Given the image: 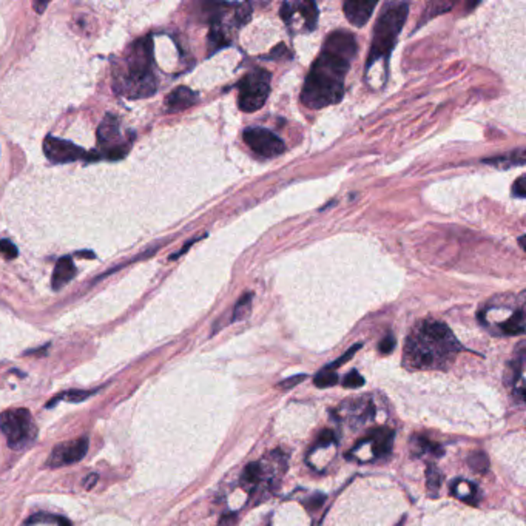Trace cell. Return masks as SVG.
Listing matches in <instances>:
<instances>
[{
	"label": "cell",
	"instance_id": "cell-1",
	"mask_svg": "<svg viewBox=\"0 0 526 526\" xmlns=\"http://www.w3.org/2000/svg\"><path fill=\"white\" fill-rule=\"evenodd\" d=\"M357 54V41L348 31L327 36L322 54L313 62L301 92V102L312 110L338 104L344 94V79Z\"/></svg>",
	"mask_w": 526,
	"mask_h": 526
},
{
	"label": "cell",
	"instance_id": "cell-2",
	"mask_svg": "<svg viewBox=\"0 0 526 526\" xmlns=\"http://www.w3.org/2000/svg\"><path fill=\"white\" fill-rule=\"evenodd\" d=\"M454 333L441 322H423L410 333L405 361L415 369L439 368L449 363L460 350Z\"/></svg>",
	"mask_w": 526,
	"mask_h": 526
},
{
	"label": "cell",
	"instance_id": "cell-3",
	"mask_svg": "<svg viewBox=\"0 0 526 526\" xmlns=\"http://www.w3.org/2000/svg\"><path fill=\"white\" fill-rule=\"evenodd\" d=\"M408 12L409 5L403 2L389 3L383 10L374 30V41H372L368 65H366L368 72L375 62L380 59H388L397 42V37H399L400 31L403 30V25L406 22Z\"/></svg>",
	"mask_w": 526,
	"mask_h": 526
},
{
	"label": "cell",
	"instance_id": "cell-4",
	"mask_svg": "<svg viewBox=\"0 0 526 526\" xmlns=\"http://www.w3.org/2000/svg\"><path fill=\"white\" fill-rule=\"evenodd\" d=\"M151 39L139 41L127 57L124 93L130 98H145L156 92V81L151 73Z\"/></svg>",
	"mask_w": 526,
	"mask_h": 526
},
{
	"label": "cell",
	"instance_id": "cell-5",
	"mask_svg": "<svg viewBox=\"0 0 526 526\" xmlns=\"http://www.w3.org/2000/svg\"><path fill=\"white\" fill-rule=\"evenodd\" d=\"M272 76L264 68H255L238 83V105L242 112L252 113L264 107L271 94Z\"/></svg>",
	"mask_w": 526,
	"mask_h": 526
},
{
	"label": "cell",
	"instance_id": "cell-6",
	"mask_svg": "<svg viewBox=\"0 0 526 526\" xmlns=\"http://www.w3.org/2000/svg\"><path fill=\"white\" fill-rule=\"evenodd\" d=\"M0 431L8 440V446L21 449L36 439L37 429L27 409H8L0 415Z\"/></svg>",
	"mask_w": 526,
	"mask_h": 526
},
{
	"label": "cell",
	"instance_id": "cell-7",
	"mask_svg": "<svg viewBox=\"0 0 526 526\" xmlns=\"http://www.w3.org/2000/svg\"><path fill=\"white\" fill-rule=\"evenodd\" d=\"M43 153L51 162L54 164H67L78 161V159H88L96 161L99 158L98 153H87L81 147L65 139H59L56 136H47L43 140Z\"/></svg>",
	"mask_w": 526,
	"mask_h": 526
},
{
	"label": "cell",
	"instance_id": "cell-8",
	"mask_svg": "<svg viewBox=\"0 0 526 526\" xmlns=\"http://www.w3.org/2000/svg\"><path fill=\"white\" fill-rule=\"evenodd\" d=\"M244 143L252 149L256 155L262 158H275L280 156L284 151L286 145L277 134L272 133L267 128L252 127L247 128L242 134Z\"/></svg>",
	"mask_w": 526,
	"mask_h": 526
},
{
	"label": "cell",
	"instance_id": "cell-9",
	"mask_svg": "<svg viewBox=\"0 0 526 526\" xmlns=\"http://www.w3.org/2000/svg\"><path fill=\"white\" fill-rule=\"evenodd\" d=\"M98 143L105 150L104 156L110 161H118L127 155L125 144H120L119 120L113 114H107L98 128Z\"/></svg>",
	"mask_w": 526,
	"mask_h": 526
},
{
	"label": "cell",
	"instance_id": "cell-10",
	"mask_svg": "<svg viewBox=\"0 0 526 526\" xmlns=\"http://www.w3.org/2000/svg\"><path fill=\"white\" fill-rule=\"evenodd\" d=\"M88 452V439L81 437L76 440L65 441V443L57 445L48 457V466L59 467L65 465L78 463Z\"/></svg>",
	"mask_w": 526,
	"mask_h": 526
},
{
	"label": "cell",
	"instance_id": "cell-11",
	"mask_svg": "<svg viewBox=\"0 0 526 526\" xmlns=\"http://www.w3.org/2000/svg\"><path fill=\"white\" fill-rule=\"evenodd\" d=\"M366 441L372 443V452H374L375 457L383 459L392 451L394 432L389 428H375L369 431L361 443H366Z\"/></svg>",
	"mask_w": 526,
	"mask_h": 526
},
{
	"label": "cell",
	"instance_id": "cell-12",
	"mask_svg": "<svg viewBox=\"0 0 526 526\" xmlns=\"http://www.w3.org/2000/svg\"><path fill=\"white\" fill-rule=\"evenodd\" d=\"M375 6L377 2H357V0H349V2L344 3V14L352 25L363 27L370 19Z\"/></svg>",
	"mask_w": 526,
	"mask_h": 526
},
{
	"label": "cell",
	"instance_id": "cell-13",
	"mask_svg": "<svg viewBox=\"0 0 526 526\" xmlns=\"http://www.w3.org/2000/svg\"><path fill=\"white\" fill-rule=\"evenodd\" d=\"M198 102V93L189 87H178L176 90L167 96L165 105L170 112H182L187 110Z\"/></svg>",
	"mask_w": 526,
	"mask_h": 526
},
{
	"label": "cell",
	"instance_id": "cell-14",
	"mask_svg": "<svg viewBox=\"0 0 526 526\" xmlns=\"http://www.w3.org/2000/svg\"><path fill=\"white\" fill-rule=\"evenodd\" d=\"M74 277H76V266L73 260L70 258V256H63V258H61L56 262L51 284H53L54 291H61V288L63 286H67Z\"/></svg>",
	"mask_w": 526,
	"mask_h": 526
},
{
	"label": "cell",
	"instance_id": "cell-15",
	"mask_svg": "<svg viewBox=\"0 0 526 526\" xmlns=\"http://www.w3.org/2000/svg\"><path fill=\"white\" fill-rule=\"evenodd\" d=\"M295 10L304 19V30L313 31L318 22V6L315 2H295Z\"/></svg>",
	"mask_w": 526,
	"mask_h": 526
},
{
	"label": "cell",
	"instance_id": "cell-16",
	"mask_svg": "<svg viewBox=\"0 0 526 526\" xmlns=\"http://www.w3.org/2000/svg\"><path fill=\"white\" fill-rule=\"evenodd\" d=\"M506 335H522L525 332V312L523 309H518L514 315L506 319V322L500 326Z\"/></svg>",
	"mask_w": 526,
	"mask_h": 526
},
{
	"label": "cell",
	"instance_id": "cell-17",
	"mask_svg": "<svg viewBox=\"0 0 526 526\" xmlns=\"http://www.w3.org/2000/svg\"><path fill=\"white\" fill-rule=\"evenodd\" d=\"M262 477H264V467L260 463H249L242 471V483L247 487H253L261 483Z\"/></svg>",
	"mask_w": 526,
	"mask_h": 526
},
{
	"label": "cell",
	"instance_id": "cell-18",
	"mask_svg": "<svg viewBox=\"0 0 526 526\" xmlns=\"http://www.w3.org/2000/svg\"><path fill=\"white\" fill-rule=\"evenodd\" d=\"M98 392V389L94 390H79V389H73V390H68V392H63V394H59L57 397H54L53 400H50V403L47 405V408H51L54 406L57 401L59 400H67L70 403H81L85 399H88V397H92L93 394Z\"/></svg>",
	"mask_w": 526,
	"mask_h": 526
},
{
	"label": "cell",
	"instance_id": "cell-19",
	"mask_svg": "<svg viewBox=\"0 0 526 526\" xmlns=\"http://www.w3.org/2000/svg\"><path fill=\"white\" fill-rule=\"evenodd\" d=\"M457 491H463V492L455 494V496L463 500V502H466V503L474 505L472 500L477 498L476 485H472L470 482H463V480H459V482L454 483V486H451V492H457Z\"/></svg>",
	"mask_w": 526,
	"mask_h": 526
},
{
	"label": "cell",
	"instance_id": "cell-20",
	"mask_svg": "<svg viewBox=\"0 0 526 526\" xmlns=\"http://www.w3.org/2000/svg\"><path fill=\"white\" fill-rule=\"evenodd\" d=\"M426 485H428V491H429V496L431 497H437L439 494V490L441 486V472L439 471V467L435 465H429L428 470H426Z\"/></svg>",
	"mask_w": 526,
	"mask_h": 526
},
{
	"label": "cell",
	"instance_id": "cell-21",
	"mask_svg": "<svg viewBox=\"0 0 526 526\" xmlns=\"http://www.w3.org/2000/svg\"><path fill=\"white\" fill-rule=\"evenodd\" d=\"M250 311H252V293H246V295H242L238 303H236V306H235L232 323L241 322V319H246L249 317Z\"/></svg>",
	"mask_w": 526,
	"mask_h": 526
},
{
	"label": "cell",
	"instance_id": "cell-22",
	"mask_svg": "<svg viewBox=\"0 0 526 526\" xmlns=\"http://www.w3.org/2000/svg\"><path fill=\"white\" fill-rule=\"evenodd\" d=\"M485 162L498 164L503 167H512V165H523L525 164V149H517L514 153H511L509 156H500L494 159H486Z\"/></svg>",
	"mask_w": 526,
	"mask_h": 526
},
{
	"label": "cell",
	"instance_id": "cell-23",
	"mask_svg": "<svg viewBox=\"0 0 526 526\" xmlns=\"http://www.w3.org/2000/svg\"><path fill=\"white\" fill-rule=\"evenodd\" d=\"M467 465L480 474H485L490 470V460H487V455L482 451H474L470 457H467Z\"/></svg>",
	"mask_w": 526,
	"mask_h": 526
},
{
	"label": "cell",
	"instance_id": "cell-24",
	"mask_svg": "<svg viewBox=\"0 0 526 526\" xmlns=\"http://www.w3.org/2000/svg\"><path fill=\"white\" fill-rule=\"evenodd\" d=\"M337 383H338L337 372H333L327 368H324L315 378H313V384H315L317 388H330V386H335Z\"/></svg>",
	"mask_w": 526,
	"mask_h": 526
},
{
	"label": "cell",
	"instance_id": "cell-25",
	"mask_svg": "<svg viewBox=\"0 0 526 526\" xmlns=\"http://www.w3.org/2000/svg\"><path fill=\"white\" fill-rule=\"evenodd\" d=\"M412 443L417 448V452H431L434 455H437V457H439V455L443 454V452H441V448L440 446L434 445L431 440H428L425 437H414L412 439Z\"/></svg>",
	"mask_w": 526,
	"mask_h": 526
},
{
	"label": "cell",
	"instance_id": "cell-26",
	"mask_svg": "<svg viewBox=\"0 0 526 526\" xmlns=\"http://www.w3.org/2000/svg\"><path fill=\"white\" fill-rule=\"evenodd\" d=\"M363 384H364V378L360 374H358L357 370L349 372V374L346 375L344 380H343V386L344 388H350V389L361 388Z\"/></svg>",
	"mask_w": 526,
	"mask_h": 526
},
{
	"label": "cell",
	"instance_id": "cell-27",
	"mask_svg": "<svg viewBox=\"0 0 526 526\" xmlns=\"http://www.w3.org/2000/svg\"><path fill=\"white\" fill-rule=\"evenodd\" d=\"M0 253H2L6 260H14L17 256V247L10 240L0 241Z\"/></svg>",
	"mask_w": 526,
	"mask_h": 526
},
{
	"label": "cell",
	"instance_id": "cell-28",
	"mask_svg": "<svg viewBox=\"0 0 526 526\" xmlns=\"http://www.w3.org/2000/svg\"><path fill=\"white\" fill-rule=\"evenodd\" d=\"M361 348V344H355L354 346V348H350L348 352H346V354L343 355V357H339L338 358V360H335V361H333L332 364H329V366H327V369H330V370H333V369H337V368H339V366H341V364H344L346 361H349L350 360V358L352 357H354L355 355V352L358 350V349H360Z\"/></svg>",
	"mask_w": 526,
	"mask_h": 526
},
{
	"label": "cell",
	"instance_id": "cell-29",
	"mask_svg": "<svg viewBox=\"0 0 526 526\" xmlns=\"http://www.w3.org/2000/svg\"><path fill=\"white\" fill-rule=\"evenodd\" d=\"M394 348H395V338H394V335H390V333H389V335L384 337V339L380 343V346H378V349H380V352H381L383 355L390 354V352L394 350Z\"/></svg>",
	"mask_w": 526,
	"mask_h": 526
},
{
	"label": "cell",
	"instance_id": "cell-30",
	"mask_svg": "<svg viewBox=\"0 0 526 526\" xmlns=\"http://www.w3.org/2000/svg\"><path fill=\"white\" fill-rule=\"evenodd\" d=\"M306 377H307V375H304V374H299V375L291 377V378H287V380L281 381V383L278 384V388L284 389V390H287V389H292L293 386H297V384H299L301 381H304V380H306Z\"/></svg>",
	"mask_w": 526,
	"mask_h": 526
},
{
	"label": "cell",
	"instance_id": "cell-31",
	"mask_svg": "<svg viewBox=\"0 0 526 526\" xmlns=\"http://www.w3.org/2000/svg\"><path fill=\"white\" fill-rule=\"evenodd\" d=\"M323 502H324V496H322V494H315V496L311 497L309 500H306L304 505L309 511H315L323 505Z\"/></svg>",
	"mask_w": 526,
	"mask_h": 526
},
{
	"label": "cell",
	"instance_id": "cell-32",
	"mask_svg": "<svg viewBox=\"0 0 526 526\" xmlns=\"http://www.w3.org/2000/svg\"><path fill=\"white\" fill-rule=\"evenodd\" d=\"M333 441H335V434H333L332 431H323L318 435L317 446H329L330 443H333Z\"/></svg>",
	"mask_w": 526,
	"mask_h": 526
},
{
	"label": "cell",
	"instance_id": "cell-33",
	"mask_svg": "<svg viewBox=\"0 0 526 526\" xmlns=\"http://www.w3.org/2000/svg\"><path fill=\"white\" fill-rule=\"evenodd\" d=\"M512 195L516 198H525L526 196V189H525V176H520L514 182V187H512Z\"/></svg>",
	"mask_w": 526,
	"mask_h": 526
},
{
	"label": "cell",
	"instance_id": "cell-34",
	"mask_svg": "<svg viewBox=\"0 0 526 526\" xmlns=\"http://www.w3.org/2000/svg\"><path fill=\"white\" fill-rule=\"evenodd\" d=\"M236 525V516L235 514H227L224 516L221 520H220V525L218 526H235Z\"/></svg>",
	"mask_w": 526,
	"mask_h": 526
},
{
	"label": "cell",
	"instance_id": "cell-35",
	"mask_svg": "<svg viewBox=\"0 0 526 526\" xmlns=\"http://www.w3.org/2000/svg\"><path fill=\"white\" fill-rule=\"evenodd\" d=\"M96 482H98V476H96V474H90V476L83 480V486H85L87 490H90V487H92Z\"/></svg>",
	"mask_w": 526,
	"mask_h": 526
},
{
	"label": "cell",
	"instance_id": "cell-36",
	"mask_svg": "<svg viewBox=\"0 0 526 526\" xmlns=\"http://www.w3.org/2000/svg\"><path fill=\"white\" fill-rule=\"evenodd\" d=\"M33 6H34L36 12H39V14H42L43 10L47 8V6H48V2H34V3H33Z\"/></svg>",
	"mask_w": 526,
	"mask_h": 526
},
{
	"label": "cell",
	"instance_id": "cell-37",
	"mask_svg": "<svg viewBox=\"0 0 526 526\" xmlns=\"http://www.w3.org/2000/svg\"><path fill=\"white\" fill-rule=\"evenodd\" d=\"M518 242H520V247L525 249V235L520 236V240H518Z\"/></svg>",
	"mask_w": 526,
	"mask_h": 526
}]
</instances>
